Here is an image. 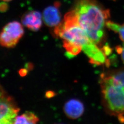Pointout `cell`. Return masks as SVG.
I'll return each instance as SVG.
<instances>
[{"instance_id": "9a60e30c", "label": "cell", "mask_w": 124, "mask_h": 124, "mask_svg": "<svg viewBox=\"0 0 124 124\" xmlns=\"http://www.w3.org/2000/svg\"><path fill=\"white\" fill-rule=\"evenodd\" d=\"M5 94L4 92L2 90V89H1V88L0 87V96L1 95H3V94Z\"/></svg>"}, {"instance_id": "6da1fadb", "label": "cell", "mask_w": 124, "mask_h": 124, "mask_svg": "<svg viewBox=\"0 0 124 124\" xmlns=\"http://www.w3.org/2000/svg\"><path fill=\"white\" fill-rule=\"evenodd\" d=\"M54 32L56 36L63 40V42L80 47L89 58L91 63L101 65L106 62V55L103 51L90 39L80 26L73 10L65 15L63 22L55 27Z\"/></svg>"}, {"instance_id": "52a82bcc", "label": "cell", "mask_w": 124, "mask_h": 124, "mask_svg": "<svg viewBox=\"0 0 124 124\" xmlns=\"http://www.w3.org/2000/svg\"><path fill=\"white\" fill-rule=\"evenodd\" d=\"M42 15L39 12L32 11L24 14L22 18L23 24L32 31H37L42 26Z\"/></svg>"}, {"instance_id": "9c48e42d", "label": "cell", "mask_w": 124, "mask_h": 124, "mask_svg": "<svg viewBox=\"0 0 124 124\" xmlns=\"http://www.w3.org/2000/svg\"><path fill=\"white\" fill-rule=\"evenodd\" d=\"M114 84L124 87V69L118 70L102 76Z\"/></svg>"}, {"instance_id": "e0dca14e", "label": "cell", "mask_w": 124, "mask_h": 124, "mask_svg": "<svg viewBox=\"0 0 124 124\" xmlns=\"http://www.w3.org/2000/svg\"></svg>"}, {"instance_id": "5bb4252c", "label": "cell", "mask_w": 124, "mask_h": 124, "mask_svg": "<svg viewBox=\"0 0 124 124\" xmlns=\"http://www.w3.org/2000/svg\"><path fill=\"white\" fill-rule=\"evenodd\" d=\"M55 95V94L53 93V92H49L47 93H46V96H47L48 98H50V97H53V96Z\"/></svg>"}, {"instance_id": "3957f363", "label": "cell", "mask_w": 124, "mask_h": 124, "mask_svg": "<svg viewBox=\"0 0 124 124\" xmlns=\"http://www.w3.org/2000/svg\"><path fill=\"white\" fill-rule=\"evenodd\" d=\"M102 93L108 108L119 115L124 114V87L114 84L102 77ZM118 115V116H119Z\"/></svg>"}, {"instance_id": "4fadbf2b", "label": "cell", "mask_w": 124, "mask_h": 124, "mask_svg": "<svg viewBox=\"0 0 124 124\" xmlns=\"http://www.w3.org/2000/svg\"><path fill=\"white\" fill-rule=\"evenodd\" d=\"M27 72V70L25 69H23L19 71V74L21 76H24V75H26Z\"/></svg>"}, {"instance_id": "2e32d148", "label": "cell", "mask_w": 124, "mask_h": 124, "mask_svg": "<svg viewBox=\"0 0 124 124\" xmlns=\"http://www.w3.org/2000/svg\"><path fill=\"white\" fill-rule=\"evenodd\" d=\"M3 0L6 1H10V0Z\"/></svg>"}, {"instance_id": "5b68a950", "label": "cell", "mask_w": 124, "mask_h": 124, "mask_svg": "<svg viewBox=\"0 0 124 124\" xmlns=\"http://www.w3.org/2000/svg\"><path fill=\"white\" fill-rule=\"evenodd\" d=\"M19 110L12 98L5 94L0 96V124H14Z\"/></svg>"}, {"instance_id": "8fae6325", "label": "cell", "mask_w": 124, "mask_h": 124, "mask_svg": "<svg viewBox=\"0 0 124 124\" xmlns=\"http://www.w3.org/2000/svg\"><path fill=\"white\" fill-rule=\"evenodd\" d=\"M106 25L110 30L119 34L120 39L124 42V23L120 25L119 24L112 21H107Z\"/></svg>"}, {"instance_id": "ba28073f", "label": "cell", "mask_w": 124, "mask_h": 124, "mask_svg": "<svg viewBox=\"0 0 124 124\" xmlns=\"http://www.w3.org/2000/svg\"><path fill=\"white\" fill-rule=\"evenodd\" d=\"M63 110L68 117L76 119L82 115L84 111V107L83 103L79 100L71 99L65 104Z\"/></svg>"}, {"instance_id": "30bf717a", "label": "cell", "mask_w": 124, "mask_h": 124, "mask_svg": "<svg viewBox=\"0 0 124 124\" xmlns=\"http://www.w3.org/2000/svg\"><path fill=\"white\" fill-rule=\"evenodd\" d=\"M39 120L36 115L31 112H26L16 118L14 124H36Z\"/></svg>"}, {"instance_id": "8992f818", "label": "cell", "mask_w": 124, "mask_h": 124, "mask_svg": "<svg viewBox=\"0 0 124 124\" xmlns=\"http://www.w3.org/2000/svg\"><path fill=\"white\" fill-rule=\"evenodd\" d=\"M59 6V3H57L53 6L47 7L44 10L43 19L47 26L50 27H56L61 23V15Z\"/></svg>"}, {"instance_id": "7c38bea8", "label": "cell", "mask_w": 124, "mask_h": 124, "mask_svg": "<svg viewBox=\"0 0 124 124\" xmlns=\"http://www.w3.org/2000/svg\"><path fill=\"white\" fill-rule=\"evenodd\" d=\"M116 49L117 53L119 54H121L122 59L124 62V46L123 47H121L120 46H117Z\"/></svg>"}, {"instance_id": "277c9868", "label": "cell", "mask_w": 124, "mask_h": 124, "mask_svg": "<svg viewBox=\"0 0 124 124\" xmlns=\"http://www.w3.org/2000/svg\"><path fill=\"white\" fill-rule=\"evenodd\" d=\"M24 34L22 25L18 21H13L5 26L0 32V45L3 47H15Z\"/></svg>"}, {"instance_id": "7a4b0ae2", "label": "cell", "mask_w": 124, "mask_h": 124, "mask_svg": "<svg viewBox=\"0 0 124 124\" xmlns=\"http://www.w3.org/2000/svg\"><path fill=\"white\" fill-rule=\"evenodd\" d=\"M77 22L94 43L99 44L104 36V28L110 12L95 0H77L72 9Z\"/></svg>"}]
</instances>
